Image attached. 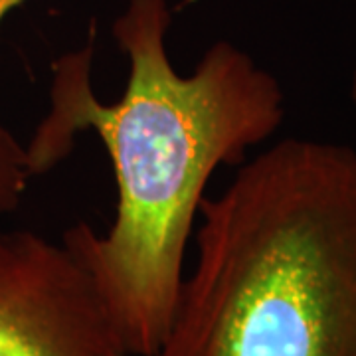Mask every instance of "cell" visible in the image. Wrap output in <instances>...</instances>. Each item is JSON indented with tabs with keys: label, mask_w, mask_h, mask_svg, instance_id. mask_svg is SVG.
I'll return each mask as SVG.
<instances>
[{
	"label": "cell",
	"mask_w": 356,
	"mask_h": 356,
	"mask_svg": "<svg viewBox=\"0 0 356 356\" xmlns=\"http://www.w3.org/2000/svg\"><path fill=\"white\" fill-rule=\"evenodd\" d=\"M166 0H129L113 38L129 60L121 99L103 103L91 86V44L54 64L50 109L26 147L32 177L93 131L111 159L117 212L97 234L77 224L64 243L88 269L129 356H153L165 341L184 281L186 248L220 166L243 163L285 117L280 81L226 40L188 76L166 50Z\"/></svg>",
	"instance_id": "6da1fadb"
},
{
	"label": "cell",
	"mask_w": 356,
	"mask_h": 356,
	"mask_svg": "<svg viewBox=\"0 0 356 356\" xmlns=\"http://www.w3.org/2000/svg\"><path fill=\"white\" fill-rule=\"evenodd\" d=\"M200 216L153 356H356V151L280 140Z\"/></svg>",
	"instance_id": "7a4b0ae2"
},
{
	"label": "cell",
	"mask_w": 356,
	"mask_h": 356,
	"mask_svg": "<svg viewBox=\"0 0 356 356\" xmlns=\"http://www.w3.org/2000/svg\"><path fill=\"white\" fill-rule=\"evenodd\" d=\"M0 356H129L97 285L64 242L0 232Z\"/></svg>",
	"instance_id": "3957f363"
},
{
	"label": "cell",
	"mask_w": 356,
	"mask_h": 356,
	"mask_svg": "<svg viewBox=\"0 0 356 356\" xmlns=\"http://www.w3.org/2000/svg\"><path fill=\"white\" fill-rule=\"evenodd\" d=\"M30 178L34 177L28 166L26 147L0 123V216L20 206Z\"/></svg>",
	"instance_id": "277c9868"
},
{
	"label": "cell",
	"mask_w": 356,
	"mask_h": 356,
	"mask_svg": "<svg viewBox=\"0 0 356 356\" xmlns=\"http://www.w3.org/2000/svg\"><path fill=\"white\" fill-rule=\"evenodd\" d=\"M24 0H0V24L6 18V14L10 13L13 8H16L18 4H22Z\"/></svg>",
	"instance_id": "5b68a950"
},
{
	"label": "cell",
	"mask_w": 356,
	"mask_h": 356,
	"mask_svg": "<svg viewBox=\"0 0 356 356\" xmlns=\"http://www.w3.org/2000/svg\"><path fill=\"white\" fill-rule=\"evenodd\" d=\"M350 99H353V105H355L356 109V70L355 76H353V86H350Z\"/></svg>",
	"instance_id": "8992f818"
}]
</instances>
